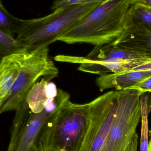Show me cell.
I'll list each match as a JSON object with an SVG mask.
<instances>
[{"label": "cell", "mask_w": 151, "mask_h": 151, "mask_svg": "<svg viewBox=\"0 0 151 151\" xmlns=\"http://www.w3.org/2000/svg\"><path fill=\"white\" fill-rule=\"evenodd\" d=\"M139 27H151V8L131 2L126 16L125 30Z\"/></svg>", "instance_id": "7c38bea8"}, {"label": "cell", "mask_w": 151, "mask_h": 151, "mask_svg": "<svg viewBox=\"0 0 151 151\" xmlns=\"http://www.w3.org/2000/svg\"><path fill=\"white\" fill-rule=\"evenodd\" d=\"M52 78L43 77L36 83L31 88L25 99L32 112L39 113L42 111L48 99L46 95V87Z\"/></svg>", "instance_id": "4fadbf2b"}, {"label": "cell", "mask_w": 151, "mask_h": 151, "mask_svg": "<svg viewBox=\"0 0 151 151\" xmlns=\"http://www.w3.org/2000/svg\"><path fill=\"white\" fill-rule=\"evenodd\" d=\"M142 93L135 89L116 91V112L109 133L99 151H125L136 134L142 118Z\"/></svg>", "instance_id": "5b68a950"}, {"label": "cell", "mask_w": 151, "mask_h": 151, "mask_svg": "<svg viewBox=\"0 0 151 151\" xmlns=\"http://www.w3.org/2000/svg\"><path fill=\"white\" fill-rule=\"evenodd\" d=\"M116 91L88 103L89 125L79 151H99L109 133L117 108Z\"/></svg>", "instance_id": "52a82bcc"}, {"label": "cell", "mask_w": 151, "mask_h": 151, "mask_svg": "<svg viewBox=\"0 0 151 151\" xmlns=\"http://www.w3.org/2000/svg\"><path fill=\"white\" fill-rule=\"evenodd\" d=\"M48 54V47L31 52L9 93L0 104V113L16 111L32 87L42 78L47 77L53 79L58 76V69Z\"/></svg>", "instance_id": "8992f818"}, {"label": "cell", "mask_w": 151, "mask_h": 151, "mask_svg": "<svg viewBox=\"0 0 151 151\" xmlns=\"http://www.w3.org/2000/svg\"><path fill=\"white\" fill-rule=\"evenodd\" d=\"M89 125L88 103L74 104L68 100L50 115L38 142L44 151H79Z\"/></svg>", "instance_id": "7a4b0ae2"}, {"label": "cell", "mask_w": 151, "mask_h": 151, "mask_svg": "<svg viewBox=\"0 0 151 151\" xmlns=\"http://www.w3.org/2000/svg\"><path fill=\"white\" fill-rule=\"evenodd\" d=\"M138 135L136 134L132 138L125 151H137L138 146Z\"/></svg>", "instance_id": "ffe728a7"}, {"label": "cell", "mask_w": 151, "mask_h": 151, "mask_svg": "<svg viewBox=\"0 0 151 151\" xmlns=\"http://www.w3.org/2000/svg\"><path fill=\"white\" fill-rule=\"evenodd\" d=\"M32 51H25L1 58L0 104L5 100L17 80L24 63Z\"/></svg>", "instance_id": "30bf717a"}, {"label": "cell", "mask_w": 151, "mask_h": 151, "mask_svg": "<svg viewBox=\"0 0 151 151\" xmlns=\"http://www.w3.org/2000/svg\"><path fill=\"white\" fill-rule=\"evenodd\" d=\"M149 127L147 116L142 115V127L140 139V151H148L149 148Z\"/></svg>", "instance_id": "e0dca14e"}, {"label": "cell", "mask_w": 151, "mask_h": 151, "mask_svg": "<svg viewBox=\"0 0 151 151\" xmlns=\"http://www.w3.org/2000/svg\"><path fill=\"white\" fill-rule=\"evenodd\" d=\"M51 114L44 109L39 113L31 111L17 136L10 142L7 151H31L38 142L43 127Z\"/></svg>", "instance_id": "9c48e42d"}, {"label": "cell", "mask_w": 151, "mask_h": 151, "mask_svg": "<svg viewBox=\"0 0 151 151\" xmlns=\"http://www.w3.org/2000/svg\"><path fill=\"white\" fill-rule=\"evenodd\" d=\"M150 136L151 139L150 141V143H149V150L148 151H151V131H150Z\"/></svg>", "instance_id": "603a6c76"}, {"label": "cell", "mask_w": 151, "mask_h": 151, "mask_svg": "<svg viewBox=\"0 0 151 151\" xmlns=\"http://www.w3.org/2000/svg\"><path fill=\"white\" fill-rule=\"evenodd\" d=\"M129 89L137 90L141 91L142 94L146 92L151 93V76L134 85Z\"/></svg>", "instance_id": "ac0fdd59"}, {"label": "cell", "mask_w": 151, "mask_h": 151, "mask_svg": "<svg viewBox=\"0 0 151 151\" xmlns=\"http://www.w3.org/2000/svg\"><path fill=\"white\" fill-rule=\"evenodd\" d=\"M131 0H106L72 27L58 41L101 46L112 43L125 30Z\"/></svg>", "instance_id": "6da1fadb"}, {"label": "cell", "mask_w": 151, "mask_h": 151, "mask_svg": "<svg viewBox=\"0 0 151 151\" xmlns=\"http://www.w3.org/2000/svg\"><path fill=\"white\" fill-rule=\"evenodd\" d=\"M54 59L78 64V70L100 76L123 72L151 62V57L124 49L113 42L95 46L86 57L60 55Z\"/></svg>", "instance_id": "277c9868"}, {"label": "cell", "mask_w": 151, "mask_h": 151, "mask_svg": "<svg viewBox=\"0 0 151 151\" xmlns=\"http://www.w3.org/2000/svg\"><path fill=\"white\" fill-rule=\"evenodd\" d=\"M59 89L54 83L50 81L46 87V95L48 99L54 98L57 96Z\"/></svg>", "instance_id": "d6986e66"}, {"label": "cell", "mask_w": 151, "mask_h": 151, "mask_svg": "<svg viewBox=\"0 0 151 151\" xmlns=\"http://www.w3.org/2000/svg\"><path fill=\"white\" fill-rule=\"evenodd\" d=\"M22 19L15 17L8 12L1 1L0 2V31L13 36L16 34L22 22Z\"/></svg>", "instance_id": "9a60e30c"}, {"label": "cell", "mask_w": 151, "mask_h": 151, "mask_svg": "<svg viewBox=\"0 0 151 151\" xmlns=\"http://www.w3.org/2000/svg\"><path fill=\"white\" fill-rule=\"evenodd\" d=\"M30 151H44L42 146L40 144L37 142L34 146L32 148Z\"/></svg>", "instance_id": "7402d4cb"}, {"label": "cell", "mask_w": 151, "mask_h": 151, "mask_svg": "<svg viewBox=\"0 0 151 151\" xmlns=\"http://www.w3.org/2000/svg\"><path fill=\"white\" fill-rule=\"evenodd\" d=\"M106 0H54L51 7L52 11L72 5H85L95 3L102 2Z\"/></svg>", "instance_id": "2e32d148"}, {"label": "cell", "mask_w": 151, "mask_h": 151, "mask_svg": "<svg viewBox=\"0 0 151 151\" xmlns=\"http://www.w3.org/2000/svg\"><path fill=\"white\" fill-rule=\"evenodd\" d=\"M151 76V62L120 73L100 75L96 83L100 91L114 88L116 91L129 89Z\"/></svg>", "instance_id": "ba28073f"}, {"label": "cell", "mask_w": 151, "mask_h": 151, "mask_svg": "<svg viewBox=\"0 0 151 151\" xmlns=\"http://www.w3.org/2000/svg\"><path fill=\"white\" fill-rule=\"evenodd\" d=\"M131 2L141 4L151 8V0H131Z\"/></svg>", "instance_id": "44dd1931"}, {"label": "cell", "mask_w": 151, "mask_h": 151, "mask_svg": "<svg viewBox=\"0 0 151 151\" xmlns=\"http://www.w3.org/2000/svg\"><path fill=\"white\" fill-rule=\"evenodd\" d=\"M113 43L124 49L151 57V27L126 29Z\"/></svg>", "instance_id": "8fae6325"}, {"label": "cell", "mask_w": 151, "mask_h": 151, "mask_svg": "<svg viewBox=\"0 0 151 151\" xmlns=\"http://www.w3.org/2000/svg\"><path fill=\"white\" fill-rule=\"evenodd\" d=\"M29 51L13 36L0 31V55L1 58L14 54Z\"/></svg>", "instance_id": "5bb4252c"}, {"label": "cell", "mask_w": 151, "mask_h": 151, "mask_svg": "<svg viewBox=\"0 0 151 151\" xmlns=\"http://www.w3.org/2000/svg\"><path fill=\"white\" fill-rule=\"evenodd\" d=\"M101 2L59 8L43 17L22 20L16 39L29 51L48 47Z\"/></svg>", "instance_id": "3957f363"}, {"label": "cell", "mask_w": 151, "mask_h": 151, "mask_svg": "<svg viewBox=\"0 0 151 151\" xmlns=\"http://www.w3.org/2000/svg\"></svg>", "instance_id": "cb8c5ba5"}]
</instances>
